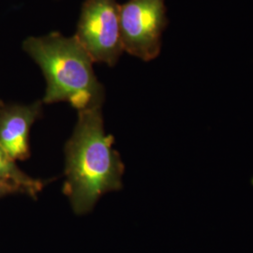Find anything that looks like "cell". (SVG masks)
<instances>
[{
    "instance_id": "3",
    "label": "cell",
    "mask_w": 253,
    "mask_h": 253,
    "mask_svg": "<svg viewBox=\"0 0 253 253\" xmlns=\"http://www.w3.org/2000/svg\"><path fill=\"white\" fill-rule=\"evenodd\" d=\"M123 50L148 62L161 54L168 25L165 0H127L119 6Z\"/></svg>"
},
{
    "instance_id": "1",
    "label": "cell",
    "mask_w": 253,
    "mask_h": 253,
    "mask_svg": "<svg viewBox=\"0 0 253 253\" xmlns=\"http://www.w3.org/2000/svg\"><path fill=\"white\" fill-rule=\"evenodd\" d=\"M105 133L101 107L78 112L73 135L65 146L63 191L73 211L90 212L102 195L122 188L124 164Z\"/></svg>"
},
{
    "instance_id": "4",
    "label": "cell",
    "mask_w": 253,
    "mask_h": 253,
    "mask_svg": "<svg viewBox=\"0 0 253 253\" xmlns=\"http://www.w3.org/2000/svg\"><path fill=\"white\" fill-rule=\"evenodd\" d=\"M117 0H85L82 5L75 38L94 63L114 67L124 52Z\"/></svg>"
},
{
    "instance_id": "5",
    "label": "cell",
    "mask_w": 253,
    "mask_h": 253,
    "mask_svg": "<svg viewBox=\"0 0 253 253\" xmlns=\"http://www.w3.org/2000/svg\"><path fill=\"white\" fill-rule=\"evenodd\" d=\"M42 105L37 100L30 104L3 103L0 107V146L15 162L30 156V129L41 118Z\"/></svg>"
},
{
    "instance_id": "9",
    "label": "cell",
    "mask_w": 253,
    "mask_h": 253,
    "mask_svg": "<svg viewBox=\"0 0 253 253\" xmlns=\"http://www.w3.org/2000/svg\"><path fill=\"white\" fill-rule=\"evenodd\" d=\"M3 103H4V102H3V101H2V100H0V107H1V106H2V104H3Z\"/></svg>"
},
{
    "instance_id": "2",
    "label": "cell",
    "mask_w": 253,
    "mask_h": 253,
    "mask_svg": "<svg viewBox=\"0 0 253 253\" xmlns=\"http://www.w3.org/2000/svg\"><path fill=\"white\" fill-rule=\"evenodd\" d=\"M22 47L44 75L43 104L65 101L78 112L102 107L104 87L93 70V60L75 36L52 32L28 37Z\"/></svg>"
},
{
    "instance_id": "7",
    "label": "cell",
    "mask_w": 253,
    "mask_h": 253,
    "mask_svg": "<svg viewBox=\"0 0 253 253\" xmlns=\"http://www.w3.org/2000/svg\"><path fill=\"white\" fill-rule=\"evenodd\" d=\"M13 194H24L23 190L18 186L13 184H0V198L13 195Z\"/></svg>"
},
{
    "instance_id": "8",
    "label": "cell",
    "mask_w": 253,
    "mask_h": 253,
    "mask_svg": "<svg viewBox=\"0 0 253 253\" xmlns=\"http://www.w3.org/2000/svg\"><path fill=\"white\" fill-rule=\"evenodd\" d=\"M0 184H11V183H8V182H5V181L0 180ZM14 185V184H13ZM21 189V188H20ZM22 190V189H21Z\"/></svg>"
},
{
    "instance_id": "6",
    "label": "cell",
    "mask_w": 253,
    "mask_h": 253,
    "mask_svg": "<svg viewBox=\"0 0 253 253\" xmlns=\"http://www.w3.org/2000/svg\"><path fill=\"white\" fill-rule=\"evenodd\" d=\"M0 180L14 184L21 188L24 194L36 198L38 194L44 188L45 183L35 179L23 172L16 162L9 157L8 153L0 146Z\"/></svg>"
}]
</instances>
